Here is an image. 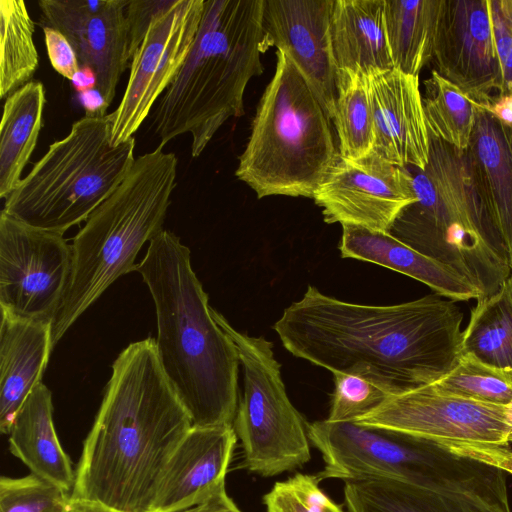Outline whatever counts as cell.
<instances>
[{
  "label": "cell",
  "instance_id": "d6a6232c",
  "mask_svg": "<svg viewBox=\"0 0 512 512\" xmlns=\"http://www.w3.org/2000/svg\"><path fill=\"white\" fill-rule=\"evenodd\" d=\"M70 499L66 490L33 473L0 478V512H68Z\"/></svg>",
  "mask_w": 512,
  "mask_h": 512
},
{
  "label": "cell",
  "instance_id": "d4e9b609",
  "mask_svg": "<svg viewBox=\"0 0 512 512\" xmlns=\"http://www.w3.org/2000/svg\"><path fill=\"white\" fill-rule=\"evenodd\" d=\"M46 104L41 82L31 81L6 98L0 125V197L6 199L36 147Z\"/></svg>",
  "mask_w": 512,
  "mask_h": 512
},
{
  "label": "cell",
  "instance_id": "f35d334b",
  "mask_svg": "<svg viewBox=\"0 0 512 512\" xmlns=\"http://www.w3.org/2000/svg\"><path fill=\"white\" fill-rule=\"evenodd\" d=\"M182 512H242L228 496L225 487L204 502Z\"/></svg>",
  "mask_w": 512,
  "mask_h": 512
},
{
  "label": "cell",
  "instance_id": "f546056e",
  "mask_svg": "<svg viewBox=\"0 0 512 512\" xmlns=\"http://www.w3.org/2000/svg\"><path fill=\"white\" fill-rule=\"evenodd\" d=\"M339 138V155L359 159L374 147V122L369 77L336 71V101L332 118Z\"/></svg>",
  "mask_w": 512,
  "mask_h": 512
},
{
  "label": "cell",
  "instance_id": "5bb4252c",
  "mask_svg": "<svg viewBox=\"0 0 512 512\" xmlns=\"http://www.w3.org/2000/svg\"><path fill=\"white\" fill-rule=\"evenodd\" d=\"M313 199L326 223L385 233L416 200L407 167L394 165L374 152L359 159L338 155Z\"/></svg>",
  "mask_w": 512,
  "mask_h": 512
},
{
  "label": "cell",
  "instance_id": "2e32d148",
  "mask_svg": "<svg viewBox=\"0 0 512 512\" xmlns=\"http://www.w3.org/2000/svg\"><path fill=\"white\" fill-rule=\"evenodd\" d=\"M432 60L443 78L488 109L502 85L488 0H443Z\"/></svg>",
  "mask_w": 512,
  "mask_h": 512
},
{
  "label": "cell",
  "instance_id": "cb8c5ba5",
  "mask_svg": "<svg viewBox=\"0 0 512 512\" xmlns=\"http://www.w3.org/2000/svg\"><path fill=\"white\" fill-rule=\"evenodd\" d=\"M9 449L36 476L67 492L75 472L62 448L53 423L51 391L39 384L19 410L9 432Z\"/></svg>",
  "mask_w": 512,
  "mask_h": 512
},
{
  "label": "cell",
  "instance_id": "277c9868",
  "mask_svg": "<svg viewBox=\"0 0 512 512\" xmlns=\"http://www.w3.org/2000/svg\"><path fill=\"white\" fill-rule=\"evenodd\" d=\"M263 8L264 0H205L193 46L154 110L160 146L189 133L196 158L227 120L244 114L246 86L262 74L269 49Z\"/></svg>",
  "mask_w": 512,
  "mask_h": 512
},
{
  "label": "cell",
  "instance_id": "1f68e13d",
  "mask_svg": "<svg viewBox=\"0 0 512 512\" xmlns=\"http://www.w3.org/2000/svg\"><path fill=\"white\" fill-rule=\"evenodd\" d=\"M437 390L480 402L508 405L512 402V370L460 355L457 364L431 383Z\"/></svg>",
  "mask_w": 512,
  "mask_h": 512
},
{
  "label": "cell",
  "instance_id": "6da1fadb",
  "mask_svg": "<svg viewBox=\"0 0 512 512\" xmlns=\"http://www.w3.org/2000/svg\"><path fill=\"white\" fill-rule=\"evenodd\" d=\"M463 313L439 294L394 305L336 299L309 285L274 324L294 356L356 374L390 395L431 384L461 355Z\"/></svg>",
  "mask_w": 512,
  "mask_h": 512
},
{
  "label": "cell",
  "instance_id": "d6986e66",
  "mask_svg": "<svg viewBox=\"0 0 512 512\" xmlns=\"http://www.w3.org/2000/svg\"><path fill=\"white\" fill-rule=\"evenodd\" d=\"M236 441L233 425L192 426L166 466L152 512H182L224 488Z\"/></svg>",
  "mask_w": 512,
  "mask_h": 512
},
{
  "label": "cell",
  "instance_id": "3957f363",
  "mask_svg": "<svg viewBox=\"0 0 512 512\" xmlns=\"http://www.w3.org/2000/svg\"><path fill=\"white\" fill-rule=\"evenodd\" d=\"M137 272L152 296L158 357L192 426L233 425L239 402L238 351L215 321L191 265L190 249L171 231L150 242Z\"/></svg>",
  "mask_w": 512,
  "mask_h": 512
},
{
  "label": "cell",
  "instance_id": "7a4b0ae2",
  "mask_svg": "<svg viewBox=\"0 0 512 512\" xmlns=\"http://www.w3.org/2000/svg\"><path fill=\"white\" fill-rule=\"evenodd\" d=\"M191 427L155 339L132 342L112 364L71 498L124 512H152L166 466Z\"/></svg>",
  "mask_w": 512,
  "mask_h": 512
},
{
  "label": "cell",
  "instance_id": "e575fe53",
  "mask_svg": "<svg viewBox=\"0 0 512 512\" xmlns=\"http://www.w3.org/2000/svg\"><path fill=\"white\" fill-rule=\"evenodd\" d=\"M334 391L327 421L355 422L378 408L389 396L369 379L351 373L335 372Z\"/></svg>",
  "mask_w": 512,
  "mask_h": 512
},
{
  "label": "cell",
  "instance_id": "7402d4cb",
  "mask_svg": "<svg viewBox=\"0 0 512 512\" xmlns=\"http://www.w3.org/2000/svg\"><path fill=\"white\" fill-rule=\"evenodd\" d=\"M468 152L488 214L512 266V128L478 107Z\"/></svg>",
  "mask_w": 512,
  "mask_h": 512
},
{
  "label": "cell",
  "instance_id": "5b68a950",
  "mask_svg": "<svg viewBox=\"0 0 512 512\" xmlns=\"http://www.w3.org/2000/svg\"><path fill=\"white\" fill-rule=\"evenodd\" d=\"M416 200L398 215L389 234L442 262L493 294L511 263L488 214L468 152L430 137L423 168L406 166Z\"/></svg>",
  "mask_w": 512,
  "mask_h": 512
},
{
  "label": "cell",
  "instance_id": "9a60e30c",
  "mask_svg": "<svg viewBox=\"0 0 512 512\" xmlns=\"http://www.w3.org/2000/svg\"><path fill=\"white\" fill-rule=\"evenodd\" d=\"M130 0H41L46 24L72 45L92 74L106 112L130 58L126 9Z\"/></svg>",
  "mask_w": 512,
  "mask_h": 512
},
{
  "label": "cell",
  "instance_id": "30bf717a",
  "mask_svg": "<svg viewBox=\"0 0 512 512\" xmlns=\"http://www.w3.org/2000/svg\"><path fill=\"white\" fill-rule=\"evenodd\" d=\"M211 312L235 344L243 373L233 422L243 466L264 477L302 467L311 458L308 423L287 395L272 342L239 332L217 310Z\"/></svg>",
  "mask_w": 512,
  "mask_h": 512
},
{
  "label": "cell",
  "instance_id": "f1b7e54d",
  "mask_svg": "<svg viewBox=\"0 0 512 512\" xmlns=\"http://www.w3.org/2000/svg\"><path fill=\"white\" fill-rule=\"evenodd\" d=\"M34 22L22 0L0 1V98L6 99L31 82L39 56Z\"/></svg>",
  "mask_w": 512,
  "mask_h": 512
},
{
  "label": "cell",
  "instance_id": "83f0119b",
  "mask_svg": "<svg viewBox=\"0 0 512 512\" xmlns=\"http://www.w3.org/2000/svg\"><path fill=\"white\" fill-rule=\"evenodd\" d=\"M461 354L512 370V277L493 294L477 299L462 331Z\"/></svg>",
  "mask_w": 512,
  "mask_h": 512
},
{
  "label": "cell",
  "instance_id": "7bdbcfd3",
  "mask_svg": "<svg viewBox=\"0 0 512 512\" xmlns=\"http://www.w3.org/2000/svg\"><path fill=\"white\" fill-rule=\"evenodd\" d=\"M510 275H511V277H512V269H511V274H510Z\"/></svg>",
  "mask_w": 512,
  "mask_h": 512
},
{
  "label": "cell",
  "instance_id": "74e56055",
  "mask_svg": "<svg viewBox=\"0 0 512 512\" xmlns=\"http://www.w3.org/2000/svg\"><path fill=\"white\" fill-rule=\"evenodd\" d=\"M43 32L52 67L64 78L74 80L80 72L81 65L72 45L60 31L53 27L45 25Z\"/></svg>",
  "mask_w": 512,
  "mask_h": 512
},
{
  "label": "cell",
  "instance_id": "484cf974",
  "mask_svg": "<svg viewBox=\"0 0 512 512\" xmlns=\"http://www.w3.org/2000/svg\"><path fill=\"white\" fill-rule=\"evenodd\" d=\"M343 492L349 512H491L466 498L387 477L345 480Z\"/></svg>",
  "mask_w": 512,
  "mask_h": 512
},
{
  "label": "cell",
  "instance_id": "8d00e7d4",
  "mask_svg": "<svg viewBox=\"0 0 512 512\" xmlns=\"http://www.w3.org/2000/svg\"><path fill=\"white\" fill-rule=\"evenodd\" d=\"M177 0H132L126 9L130 58L144 40L154 19L168 11Z\"/></svg>",
  "mask_w": 512,
  "mask_h": 512
},
{
  "label": "cell",
  "instance_id": "ab89813d",
  "mask_svg": "<svg viewBox=\"0 0 512 512\" xmlns=\"http://www.w3.org/2000/svg\"><path fill=\"white\" fill-rule=\"evenodd\" d=\"M487 111L504 126L512 128V95H497Z\"/></svg>",
  "mask_w": 512,
  "mask_h": 512
},
{
  "label": "cell",
  "instance_id": "ba28073f",
  "mask_svg": "<svg viewBox=\"0 0 512 512\" xmlns=\"http://www.w3.org/2000/svg\"><path fill=\"white\" fill-rule=\"evenodd\" d=\"M276 56L235 174L258 198L313 199L339 155L331 119L288 57Z\"/></svg>",
  "mask_w": 512,
  "mask_h": 512
},
{
  "label": "cell",
  "instance_id": "44dd1931",
  "mask_svg": "<svg viewBox=\"0 0 512 512\" xmlns=\"http://www.w3.org/2000/svg\"><path fill=\"white\" fill-rule=\"evenodd\" d=\"M342 258L370 262L400 272L453 301L483 297L481 290L452 267L404 244L389 233L342 226Z\"/></svg>",
  "mask_w": 512,
  "mask_h": 512
},
{
  "label": "cell",
  "instance_id": "e0dca14e",
  "mask_svg": "<svg viewBox=\"0 0 512 512\" xmlns=\"http://www.w3.org/2000/svg\"><path fill=\"white\" fill-rule=\"evenodd\" d=\"M335 0H264L262 27L274 46L294 64L332 120L336 66L331 20Z\"/></svg>",
  "mask_w": 512,
  "mask_h": 512
},
{
  "label": "cell",
  "instance_id": "9c48e42d",
  "mask_svg": "<svg viewBox=\"0 0 512 512\" xmlns=\"http://www.w3.org/2000/svg\"><path fill=\"white\" fill-rule=\"evenodd\" d=\"M134 150V137L110 143L108 115H86L49 146L3 210L30 226L64 234L117 189L136 159Z\"/></svg>",
  "mask_w": 512,
  "mask_h": 512
},
{
  "label": "cell",
  "instance_id": "836d02e7",
  "mask_svg": "<svg viewBox=\"0 0 512 512\" xmlns=\"http://www.w3.org/2000/svg\"><path fill=\"white\" fill-rule=\"evenodd\" d=\"M316 475L296 473L263 496L266 512H344L319 486Z\"/></svg>",
  "mask_w": 512,
  "mask_h": 512
},
{
  "label": "cell",
  "instance_id": "ac0fdd59",
  "mask_svg": "<svg viewBox=\"0 0 512 512\" xmlns=\"http://www.w3.org/2000/svg\"><path fill=\"white\" fill-rule=\"evenodd\" d=\"M369 90L374 122L372 152L394 165L423 169L429 160L430 135L419 77L392 68L370 76Z\"/></svg>",
  "mask_w": 512,
  "mask_h": 512
},
{
  "label": "cell",
  "instance_id": "4dcf8cb0",
  "mask_svg": "<svg viewBox=\"0 0 512 512\" xmlns=\"http://www.w3.org/2000/svg\"><path fill=\"white\" fill-rule=\"evenodd\" d=\"M424 86L423 106L430 137L467 150L479 106L434 69Z\"/></svg>",
  "mask_w": 512,
  "mask_h": 512
},
{
  "label": "cell",
  "instance_id": "b9f144b4",
  "mask_svg": "<svg viewBox=\"0 0 512 512\" xmlns=\"http://www.w3.org/2000/svg\"><path fill=\"white\" fill-rule=\"evenodd\" d=\"M498 466L503 469L506 473L512 474V453L505 458L501 459Z\"/></svg>",
  "mask_w": 512,
  "mask_h": 512
},
{
  "label": "cell",
  "instance_id": "d590c367",
  "mask_svg": "<svg viewBox=\"0 0 512 512\" xmlns=\"http://www.w3.org/2000/svg\"><path fill=\"white\" fill-rule=\"evenodd\" d=\"M488 9L502 79L497 95H512V0H488Z\"/></svg>",
  "mask_w": 512,
  "mask_h": 512
},
{
  "label": "cell",
  "instance_id": "4fadbf2b",
  "mask_svg": "<svg viewBox=\"0 0 512 512\" xmlns=\"http://www.w3.org/2000/svg\"><path fill=\"white\" fill-rule=\"evenodd\" d=\"M205 0H177L151 23L131 58L130 75L117 108L110 114L113 146L133 138L183 66L202 19Z\"/></svg>",
  "mask_w": 512,
  "mask_h": 512
},
{
  "label": "cell",
  "instance_id": "52a82bcc",
  "mask_svg": "<svg viewBox=\"0 0 512 512\" xmlns=\"http://www.w3.org/2000/svg\"><path fill=\"white\" fill-rule=\"evenodd\" d=\"M321 452L319 481L379 476L466 498L491 512H511L506 472L454 447L354 422L308 423Z\"/></svg>",
  "mask_w": 512,
  "mask_h": 512
},
{
  "label": "cell",
  "instance_id": "603a6c76",
  "mask_svg": "<svg viewBox=\"0 0 512 512\" xmlns=\"http://www.w3.org/2000/svg\"><path fill=\"white\" fill-rule=\"evenodd\" d=\"M385 0H335L331 36L337 70L367 77L393 67L384 27Z\"/></svg>",
  "mask_w": 512,
  "mask_h": 512
},
{
  "label": "cell",
  "instance_id": "ffe728a7",
  "mask_svg": "<svg viewBox=\"0 0 512 512\" xmlns=\"http://www.w3.org/2000/svg\"><path fill=\"white\" fill-rule=\"evenodd\" d=\"M0 431L9 434L16 415L41 384L48 365L51 321L27 320L1 311Z\"/></svg>",
  "mask_w": 512,
  "mask_h": 512
},
{
  "label": "cell",
  "instance_id": "4316f807",
  "mask_svg": "<svg viewBox=\"0 0 512 512\" xmlns=\"http://www.w3.org/2000/svg\"><path fill=\"white\" fill-rule=\"evenodd\" d=\"M443 0H385L384 27L393 67L418 76L432 60Z\"/></svg>",
  "mask_w": 512,
  "mask_h": 512
},
{
  "label": "cell",
  "instance_id": "7c38bea8",
  "mask_svg": "<svg viewBox=\"0 0 512 512\" xmlns=\"http://www.w3.org/2000/svg\"><path fill=\"white\" fill-rule=\"evenodd\" d=\"M72 268L63 233L30 226L0 214V306L12 316L53 320Z\"/></svg>",
  "mask_w": 512,
  "mask_h": 512
},
{
  "label": "cell",
  "instance_id": "8992f818",
  "mask_svg": "<svg viewBox=\"0 0 512 512\" xmlns=\"http://www.w3.org/2000/svg\"><path fill=\"white\" fill-rule=\"evenodd\" d=\"M163 146L137 157L121 184L73 238L69 282L53 320L52 348L163 230L176 187L177 158Z\"/></svg>",
  "mask_w": 512,
  "mask_h": 512
},
{
  "label": "cell",
  "instance_id": "8fae6325",
  "mask_svg": "<svg viewBox=\"0 0 512 512\" xmlns=\"http://www.w3.org/2000/svg\"><path fill=\"white\" fill-rule=\"evenodd\" d=\"M354 423L426 438L486 462L492 449L512 442V402H480L427 384L389 396Z\"/></svg>",
  "mask_w": 512,
  "mask_h": 512
},
{
  "label": "cell",
  "instance_id": "60d3db41",
  "mask_svg": "<svg viewBox=\"0 0 512 512\" xmlns=\"http://www.w3.org/2000/svg\"><path fill=\"white\" fill-rule=\"evenodd\" d=\"M68 512H124L98 502L70 499Z\"/></svg>",
  "mask_w": 512,
  "mask_h": 512
}]
</instances>
